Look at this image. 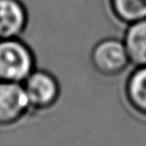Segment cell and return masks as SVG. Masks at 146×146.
Wrapping results in <instances>:
<instances>
[{
	"instance_id": "8992f818",
	"label": "cell",
	"mask_w": 146,
	"mask_h": 146,
	"mask_svg": "<svg viewBox=\"0 0 146 146\" xmlns=\"http://www.w3.org/2000/svg\"><path fill=\"white\" fill-rule=\"evenodd\" d=\"M125 102L134 114L146 120V64L135 66L125 81Z\"/></svg>"
},
{
	"instance_id": "7a4b0ae2",
	"label": "cell",
	"mask_w": 146,
	"mask_h": 146,
	"mask_svg": "<svg viewBox=\"0 0 146 146\" xmlns=\"http://www.w3.org/2000/svg\"><path fill=\"white\" fill-rule=\"evenodd\" d=\"M22 85L30 111H47L59 101L61 95L59 81L46 70L36 68Z\"/></svg>"
},
{
	"instance_id": "52a82bcc",
	"label": "cell",
	"mask_w": 146,
	"mask_h": 146,
	"mask_svg": "<svg viewBox=\"0 0 146 146\" xmlns=\"http://www.w3.org/2000/svg\"><path fill=\"white\" fill-rule=\"evenodd\" d=\"M128 25L123 41L131 64H146V18Z\"/></svg>"
},
{
	"instance_id": "5b68a950",
	"label": "cell",
	"mask_w": 146,
	"mask_h": 146,
	"mask_svg": "<svg viewBox=\"0 0 146 146\" xmlns=\"http://www.w3.org/2000/svg\"><path fill=\"white\" fill-rule=\"evenodd\" d=\"M28 19V10L22 0H0V40L21 36Z\"/></svg>"
},
{
	"instance_id": "277c9868",
	"label": "cell",
	"mask_w": 146,
	"mask_h": 146,
	"mask_svg": "<svg viewBox=\"0 0 146 146\" xmlns=\"http://www.w3.org/2000/svg\"><path fill=\"white\" fill-rule=\"evenodd\" d=\"M29 111L30 106L21 83L0 82V127L16 125Z\"/></svg>"
},
{
	"instance_id": "ba28073f",
	"label": "cell",
	"mask_w": 146,
	"mask_h": 146,
	"mask_svg": "<svg viewBox=\"0 0 146 146\" xmlns=\"http://www.w3.org/2000/svg\"><path fill=\"white\" fill-rule=\"evenodd\" d=\"M116 17L126 24L146 18V0H110Z\"/></svg>"
},
{
	"instance_id": "6da1fadb",
	"label": "cell",
	"mask_w": 146,
	"mask_h": 146,
	"mask_svg": "<svg viewBox=\"0 0 146 146\" xmlns=\"http://www.w3.org/2000/svg\"><path fill=\"white\" fill-rule=\"evenodd\" d=\"M36 69L31 47L19 36L0 40V82L22 83Z\"/></svg>"
},
{
	"instance_id": "3957f363",
	"label": "cell",
	"mask_w": 146,
	"mask_h": 146,
	"mask_svg": "<svg viewBox=\"0 0 146 146\" xmlns=\"http://www.w3.org/2000/svg\"><path fill=\"white\" fill-rule=\"evenodd\" d=\"M90 62L96 72L106 78L118 76L131 64L123 41L115 38L103 39L92 47Z\"/></svg>"
}]
</instances>
